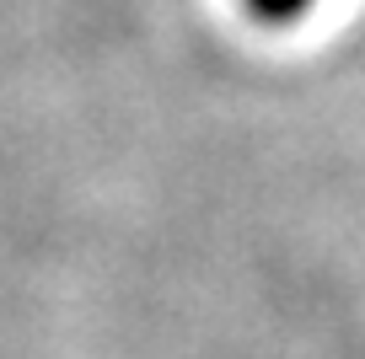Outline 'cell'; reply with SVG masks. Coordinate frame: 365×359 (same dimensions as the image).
<instances>
[{
    "label": "cell",
    "mask_w": 365,
    "mask_h": 359,
    "mask_svg": "<svg viewBox=\"0 0 365 359\" xmlns=\"http://www.w3.org/2000/svg\"><path fill=\"white\" fill-rule=\"evenodd\" d=\"M242 6H247L263 27H290V22H301V16L312 11V0H242Z\"/></svg>",
    "instance_id": "obj_1"
}]
</instances>
